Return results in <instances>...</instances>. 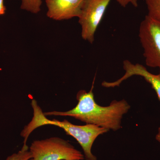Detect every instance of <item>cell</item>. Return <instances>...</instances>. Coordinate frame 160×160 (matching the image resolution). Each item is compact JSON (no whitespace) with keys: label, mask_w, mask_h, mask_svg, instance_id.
<instances>
[{"label":"cell","mask_w":160,"mask_h":160,"mask_svg":"<svg viewBox=\"0 0 160 160\" xmlns=\"http://www.w3.org/2000/svg\"><path fill=\"white\" fill-rule=\"evenodd\" d=\"M94 80L89 92L81 90L76 98L78 104L73 109L67 111H53L44 112L46 116L70 117L86 124H92L116 131L122 128L123 116L131 106L126 100H113L108 106H100L95 102L93 93Z\"/></svg>","instance_id":"obj_1"},{"label":"cell","mask_w":160,"mask_h":160,"mask_svg":"<svg viewBox=\"0 0 160 160\" xmlns=\"http://www.w3.org/2000/svg\"><path fill=\"white\" fill-rule=\"evenodd\" d=\"M32 107L33 117L26 126V129L29 132L31 133L35 129L46 125L58 126L62 129L66 134L76 140L82 149L85 159L97 160V158L92 152L93 143L98 137L108 132L109 129L92 124L78 126L66 119L62 121L49 120L44 115L38 104H33Z\"/></svg>","instance_id":"obj_2"},{"label":"cell","mask_w":160,"mask_h":160,"mask_svg":"<svg viewBox=\"0 0 160 160\" xmlns=\"http://www.w3.org/2000/svg\"><path fill=\"white\" fill-rule=\"evenodd\" d=\"M29 160L85 159L84 154L68 141L58 137L36 140L29 147Z\"/></svg>","instance_id":"obj_3"},{"label":"cell","mask_w":160,"mask_h":160,"mask_svg":"<svg viewBox=\"0 0 160 160\" xmlns=\"http://www.w3.org/2000/svg\"><path fill=\"white\" fill-rule=\"evenodd\" d=\"M138 36L146 66L160 71V22L147 15L140 24Z\"/></svg>","instance_id":"obj_4"},{"label":"cell","mask_w":160,"mask_h":160,"mask_svg":"<svg viewBox=\"0 0 160 160\" xmlns=\"http://www.w3.org/2000/svg\"><path fill=\"white\" fill-rule=\"evenodd\" d=\"M111 0H85L79 17L83 39L92 44L94 35Z\"/></svg>","instance_id":"obj_5"},{"label":"cell","mask_w":160,"mask_h":160,"mask_svg":"<svg viewBox=\"0 0 160 160\" xmlns=\"http://www.w3.org/2000/svg\"><path fill=\"white\" fill-rule=\"evenodd\" d=\"M123 67L125 73L122 77L115 82L104 81L102 83V86L107 88L118 87L125 80L133 76H138L143 78L150 84L160 101V71L158 74H153L149 72L143 65L138 63L133 64L127 60L123 61Z\"/></svg>","instance_id":"obj_6"},{"label":"cell","mask_w":160,"mask_h":160,"mask_svg":"<svg viewBox=\"0 0 160 160\" xmlns=\"http://www.w3.org/2000/svg\"><path fill=\"white\" fill-rule=\"evenodd\" d=\"M85 0H46L48 17L57 21L78 18Z\"/></svg>","instance_id":"obj_7"},{"label":"cell","mask_w":160,"mask_h":160,"mask_svg":"<svg viewBox=\"0 0 160 160\" xmlns=\"http://www.w3.org/2000/svg\"><path fill=\"white\" fill-rule=\"evenodd\" d=\"M147 15L160 22V0H146Z\"/></svg>","instance_id":"obj_8"},{"label":"cell","mask_w":160,"mask_h":160,"mask_svg":"<svg viewBox=\"0 0 160 160\" xmlns=\"http://www.w3.org/2000/svg\"><path fill=\"white\" fill-rule=\"evenodd\" d=\"M42 4V0H22L21 8L36 14L41 10Z\"/></svg>","instance_id":"obj_9"},{"label":"cell","mask_w":160,"mask_h":160,"mask_svg":"<svg viewBox=\"0 0 160 160\" xmlns=\"http://www.w3.org/2000/svg\"><path fill=\"white\" fill-rule=\"evenodd\" d=\"M32 158L31 152L28 146H22L18 152L8 157L6 160H29Z\"/></svg>","instance_id":"obj_10"},{"label":"cell","mask_w":160,"mask_h":160,"mask_svg":"<svg viewBox=\"0 0 160 160\" xmlns=\"http://www.w3.org/2000/svg\"><path fill=\"white\" fill-rule=\"evenodd\" d=\"M117 2L123 8H125L129 4L135 7L138 6V0H116Z\"/></svg>","instance_id":"obj_11"},{"label":"cell","mask_w":160,"mask_h":160,"mask_svg":"<svg viewBox=\"0 0 160 160\" xmlns=\"http://www.w3.org/2000/svg\"><path fill=\"white\" fill-rule=\"evenodd\" d=\"M6 8L4 5V0H0V15L5 14Z\"/></svg>","instance_id":"obj_12"},{"label":"cell","mask_w":160,"mask_h":160,"mask_svg":"<svg viewBox=\"0 0 160 160\" xmlns=\"http://www.w3.org/2000/svg\"><path fill=\"white\" fill-rule=\"evenodd\" d=\"M155 139L157 142L160 143V127L158 128V132L156 135Z\"/></svg>","instance_id":"obj_13"},{"label":"cell","mask_w":160,"mask_h":160,"mask_svg":"<svg viewBox=\"0 0 160 160\" xmlns=\"http://www.w3.org/2000/svg\"><path fill=\"white\" fill-rule=\"evenodd\" d=\"M80 160L79 159H71V160Z\"/></svg>","instance_id":"obj_14"}]
</instances>
